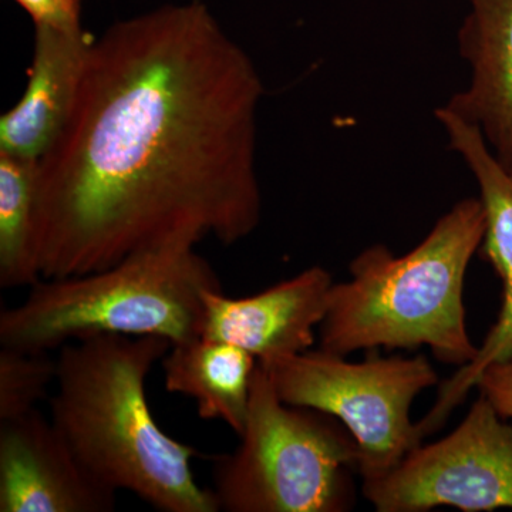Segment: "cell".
<instances>
[{
    "instance_id": "cell-1",
    "label": "cell",
    "mask_w": 512,
    "mask_h": 512,
    "mask_svg": "<svg viewBox=\"0 0 512 512\" xmlns=\"http://www.w3.org/2000/svg\"><path fill=\"white\" fill-rule=\"evenodd\" d=\"M248 53L198 0L113 23L92 40L62 133L39 160L42 278L258 228V110Z\"/></svg>"
},
{
    "instance_id": "cell-2",
    "label": "cell",
    "mask_w": 512,
    "mask_h": 512,
    "mask_svg": "<svg viewBox=\"0 0 512 512\" xmlns=\"http://www.w3.org/2000/svg\"><path fill=\"white\" fill-rule=\"evenodd\" d=\"M171 348L160 336L100 335L59 349L50 420L103 487L163 512H218L192 471L197 448L151 413L147 377Z\"/></svg>"
},
{
    "instance_id": "cell-3",
    "label": "cell",
    "mask_w": 512,
    "mask_h": 512,
    "mask_svg": "<svg viewBox=\"0 0 512 512\" xmlns=\"http://www.w3.org/2000/svg\"><path fill=\"white\" fill-rule=\"evenodd\" d=\"M485 234L483 202L467 198L436 222L406 255L376 244L349 265L352 278L333 284L319 326V349L429 346L440 362L466 366L478 348L467 330L464 279Z\"/></svg>"
},
{
    "instance_id": "cell-4",
    "label": "cell",
    "mask_w": 512,
    "mask_h": 512,
    "mask_svg": "<svg viewBox=\"0 0 512 512\" xmlns=\"http://www.w3.org/2000/svg\"><path fill=\"white\" fill-rule=\"evenodd\" d=\"M222 289L191 245L154 249L89 274L40 278L0 313V346L52 352L100 335L160 336L171 345L200 336L202 301Z\"/></svg>"
},
{
    "instance_id": "cell-5",
    "label": "cell",
    "mask_w": 512,
    "mask_h": 512,
    "mask_svg": "<svg viewBox=\"0 0 512 512\" xmlns=\"http://www.w3.org/2000/svg\"><path fill=\"white\" fill-rule=\"evenodd\" d=\"M238 447L218 457L212 494L225 512H343L355 504L359 448L329 414L291 406L256 366Z\"/></svg>"
},
{
    "instance_id": "cell-6",
    "label": "cell",
    "mask_w": 512,
    "mask_h": 512,
    "mask_svg": "<svg viewBox=\"0 0 512 512\" xmlns=\"http://www.w3.org/2000/svg\"><path fill=\"white\" fill-rule=\"evenodd\" d=\"M325 350H308L261 363L278 396L339 420L359 448L357 473L379 480L421 446L424 434L410 419L413 400L439 382L427 357H382L360 363Z\"/></svg>"
},
{
    "instance_id": "cell-7",
    "label": "cell",
    "mask_w": 512,
    "mask_h": 512,
    "mask_svg": "<svg viewBox=\"0 0 512 512\" xmlns=\"http://www.w3.org/2000/svg\"><path fill=\"white\" fill-rule=\"evenodd\" d=\"M504 420L480 394L453 433L363 483V495L379 512L512 508V427Z\"/></svg>"
},
{
    "instance_id": "cell-8",
    "label": "cell",
    "mask_w": 512,
    "mask_h": 512,
    "mask_svg": "<svg viewBox=\"0 0 512 512\" xmlns=\"http://www.w3.org/2000/svg\"><path fill=\"white\" fill-rule=\"evenodd\" d=\"M436 117L446 130L451 150L464 158L480 187L485 212L481 256L503 282V305L473 362L441 386L439 400L419 423L424 436L439 430L454 407L476 387L485 367L512 359V160L501 164L476 124L461 120L444 107L436 110Z\"/></svg>"
},
{
    "instance_id": "cell-9",
    "label": "cell",
    "mask_w": 512,
    "mask_h": 512,
    "mask_svg": "<svg viewBox=\"0 0 512 512\" xmlns=\"http://www.w3.org/2000/svg\"><path fill=\"white\" fill-rule=\"evenodd\" d=\"M116 503L50 417L33 410L0 421V512H111Z\"/></svg>"
},
{
    "instance_id": "cell-10",
    "label": "cell",
    "mask_w": 512,
    "mask_h": 512,
    "mask_svg": "<svg viewBox=\"0 0 512 512\" xmlns=\"http://www.w3.org/2000/svg\"><path fill=\"white\" fill-rule=\"evenodd\" d=\"M332 276L322 266L247 298L204 293L200 336L247 350L261 363L308 352L326 309Z\"/></svg>"
},
{
    "instance_id": "cell-11",
    "label": "cell",
    "mask_w": 512,
    "mask_h": 512,
    "mask_svg": "<svg viewBox=\"0 0 512 512\" xmlns=\"http://www.w3.org/2000/svg\"><path fill=\"white\" fill-rule=\"evenodd\" d=\"M458 32L471 82L444 109L476 124L501 164L512 160V0H467Z\"/></svg>"
},
{
    "instance_id": "cell-12",
    "label": "cell",
    "mask_w": 512,
    "mask_h": 512,
    "mask_svg": "<svg viewBox=\"0 0 512 512\" xmlns=\"http://www.w3.org/2000/svg\"><path fill=\"white\" fill-rule=\"evenodd\" d=\"M92 37L35 28V53L22 99L0 119V153L39 161L72 113Z\"/></svg>"
},
{
    "instance_id": "cell-13",
    "label": "cell",
    "mask_w": 512,
    "mask_h": 512,
    "mask_svg": "<svg viewBox=\"0 0 512 512\" xmlns=\"http://www.w3.org/2000/svg\"><path fill=\"white\" fill-rule=\"evenodd\" d=\"M165 389L194 400L198 416L241 434L258 360L227 342L197 336L171 345L161 360Z\"/></svg>"
},
{
    "instance_id": "cell-14",
    "label": "cell",
    "mask_w": 512,
    "mask_h": 512,
    "mask_svg": "<svg viewBox=\"0 0 512 512\" xmlns=\"http://www.w3.org/2000/svg\"><path fill=\"white\" fill-rule=\"evenodd\" d=\"M39 161L0 153V286L39 281L36 205Z\"/></svg>"
},
{
    "instance_id": "cell-15",
    "label": "cell",
    "mask_w": 512,
    "mask_h": 512,
    "mask_svg": "<svg viewBox=\"0 0 512 512\" xmlns=\"http://www.w3.org/2000/svg\"><path fill=\"white\" fill-rule=\"evenodd\" d=\"M56 377L57 357L50 352L0 346V421L37 410Z\"/></svg>"
},
{
    "instance_id": "cell-16",
    "label": "cell",
    "mask_w": 512,
    "mask_h": 512,
    "mask_svg": "<svg viewBox=\"0 0 512 512\" xmlns=\"http://www.w3.org/2000/svg\"><path fill=\"white\" fill-rule=\"evenodd\" d=\"M25 10L35 28L82 30V0H13Z\"/></svg>"
},
{
    "instance_id": "cell-17",
    "label": "cell",
    "mask_w": 512,
    "mask_h": 512,
    "mask_svg": "<svg viewBox=\"0 0 512 512\" xmlns=\"http://www.w3.org/2000/svg\"><path fill=\"white\" fill-rule=\"evenodd\" d=\"M476 387L503 419H512V359L485 367Z\"/></svg>"
}]
</instances>
